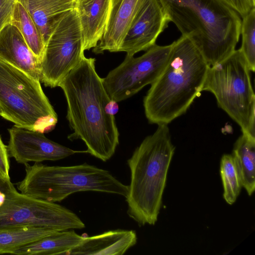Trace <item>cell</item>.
I'll return each instance as SVG.
<instances>
[{"label": "cell", "mask_w": 255, "mask_h": 255, "mask_svg": "<svg viewBox=\"0 0 255 255\" xmlns=\"http://www.w3.org/2000/svg\"><path fill=\"white\" fill-rule=\"evenodd\" d=\"M96 59L83 56L60 82L67 104V119L73 132L68 138L80 139L85 152L106 162L119 143L115 115L118 102L111 99L95 69Z\"/></svg>", "instance_id": "6da1fadb"}, {"label": "cell", "mask_w": 255, "mask_h": 255, "mask_svg": "<svg viewBox=\"0 0 255 255\" xmlns=\"http://www.w3.org/2000/svg\"><path fill=\"white\" fill-rule=\"evenodd\" d=\"M172 43L165 66L143 99L148 122L158 126L168 125L187 112L203 91L209 67L186 36Z\"/></svg>", "instance_id": "7a4b0ae2"}, {"label": "cell", "mask_w": 255, "mask_h": 255, "mask_svg": "<svg viewBox=\"0 0 255 255\" xmlns=\"http://www.w3.org/2000/svg\"><path fill=\"white\" fill-rule=\"evenodd\" d=\"M170 22L188 37L209 66L236 50L242 17L223 0H158Z\"/></svg>", "instance_id": "3957f363"}, {"label": "cell", "mask_w": 255, "mask_h": 255, "mask_svg": "<svg viewBox=\"0 0 255 255\" xmlns=\"http://www.w3.org/2000/svg\"><path fill=\"white\" fill-rule=\"evenodd\" d=\"M175 149L168 126L158 125L127 160L130 171L127 214L140 227L157 221Z\"/></svg>", "instance_id": "277c9868"}, {"label": "cell", "mask_w": 255, "mask_h": 255, "mask_svg": "<svg viewBox=\"0 0 255 255\" xmlns=\"http://www.w3.org/2000/svg\"><path fill=\"white\" fill-rule=\"evenodd\" d=\"M25 176L16 183L24 195L51 202H59L73 193L96 191L127 198L128 186L106 170L87 163L73 166H48L41 162L24 164Z\"/></svg>", "instance_id": "5b68a950"}, {"label": "cell", "mask_w": 255, "mask_h": 255, "mask_svg": "<svg viewBox=\"0 0 255 255\" xmlns=\"http://www.w3.org/2000/svg\"><path fill=\"white\" fill-rule=\"evenodd\" d=\"M40 81L0 59V116L17 127L43 133L53 129L58 117Z\"/></svg>", "instance_id": "8992f818"}, {"label": "cell", "mask_w": 255, "mask_h": 255, "mask_svg": "<svg viewBox=\"0 0 255 255\" xmlns=\"http://www.w3.org/2000/svg\"><path fill=\"white\" fill-rule=\"evenodd\" d=\"M250 70L240 49L209 66L203 91L212 93L218 106L241 128L255 137V95Z\"/></svg>", "instance_id": "52a82bcc"}, {"label": "cell", "mask_w": 255, "mask_h": 255, "mask_svg": "<svg viewBox=\"0 0 255 255\" xmlns=\"http://www.w3.org/2000/svg\"><path fill=\"white\" fill-rule=\"evenodd\" d=\"M24 225L59 231L85 228L72 211L54 202L19 192L10 179L0 176V229Z\"/></svg>", "instance_id": "ba28073f"}, {"label": "cell", "mask_w": 255, "mask_h": 255, "mask_svg": "<svg viewBox=\"0 0 255 255\" xmlns=\"http://www.w3.org/2000/svg\"><path fill=\"white\" fill-rule=\"evenodd\" d=\"M81 26L74 8L61 18L46 43L40 63V81L58 86L84 56Z\"/></svg>", "instance_id": "9c48e42d"}, {"label": "cell", "mask_w": 255, "mask_h": 255, "mask_svg": "<svg viewBox=\"0 0 255 255\" xmlns=\"http://www.w3.org/2000/svg\"><path fill=\"white\" fill-rule=\"evenodd\" d=\"M172 45L155 44L138 57L127 54L123 62L103 78L110 98L121 102L152 84L165 66Z\"/></svg>", "instance_id": "30bf717a"}, {"label": "cell", "mask_w": 255, "mask_h": 255, "mask_svg": "<svg viewBox=\"0 0 255 255\" xmlns=\"http://www.w3.org/2000/svg\"><path fill=\"white\" fill-rule=\"evenodd\" d=\"M170 21L158 0H142L119 51L134 55L155 44Z\"/></svg>", "instance_id": "8fae6325"}, {"label": "cell", "mask_w": 255, "mask_h": 255, "mask_svg": "<svg viewBox=\"0 0 255 255\" xmlns=\"http://www.w3.org/2000/svg\"><path fill=\"white\" fill-rule=\"evenodd\" d=\"M7 146L9 157L19 163L56 161L78 152L47 138L43 133L15 126L8 129Z\"/></svg>", "instance_id": "7c38bea8"}, {"label": "cell", "mask_w": 255, "mask_h": 255, "mask_svg": "<svg viewBox=\"0 0 255 255\" xmlns=\"http://www.w3.org/2000/svg\"><path fill=\"white\" fill-rule=\"evenodd\" d=\"M142 0H110L104 33L93 49L96 54L104 51L119 52Z\"/></svg>", "instance_id": "4fadbf2b"}, {"label": "cell", "mask_w": 255, "mask_h": 255, "mask_svg": "<svg viewBox=\"0 0 255 255\" xmlns=\"http://www.w3.org/2000/svg\"><path fill=\"white\" fill-rule=\"evenodd\" d=\"M0 59L40 81V62L12 22L0 31Z\"/></svg>", "instance_id": "5bb4252c"}, {"label": "cell", "mask_w": 255, "mask_h": 255, "mask_svg": "<svg viewBox=\"0 0 255 255\" xmlns=\"http://www.w3.org/2000/svg\"><path fill=\"white\" fill-rule=\"evenodd\" d=\"M133 230L118 229L89 237L66 255H122L137 243Z\"/></svg>", "instance_id": "9a60e30c"}, {"label": "cell", "mask_w": 255, "mask_h": 255, "mask_svg": "<svg viewBox=\"0 0 255 255\" xmlns=\"http://www.w3.org/2000/svg\"><path fill=\"white\" fill-rule=\"evenodd\" d=\"M109 4L110 0H76L84 51L95 48L103 37Z\"/></svg>", "instance_id": "2e32d148"}, {"label": "cell", "mask_w": 255, "mask_h": 255, "mask_svg": "<svg viewBox=\"0 0 255 255\" xmlns=\"http://www.w3.org/2000/svg\"><path fill=\"white\" fill-rule=\"evenodd\" d=\"M30 15L45 45L61 18L75 7L76 0H16Z\"/></svg>", "instance_id": "e0dca14e"}, {"label": "cell", "mask_w": 255, "mask_h": 255, "mask_svg": "<svg viewBox=\"0 0 255 255\" xmlns=\"http://www.w3.org/2000/svg\"><path fill=\"white\" fill-rule=\"evenodd\" d=\"M86 236L73 230L56 232L47 237L16 250V255H57L66 254L79 245Z\"/></svg>", "instance_id": "ac0fdd59"}, {"label": "cell", "mask_w": 255, "mask_h": 255, "mask_svg": "<svg viewBox=\"0 0 255 255\" xmlns=\"http://www.w3.org/2000/svg\"><path fill=\"white\" fill-rule=\"evenodd\" d=\"M242 187L251 196L255 189V137L243 133L236 141L232 152Z\"/></svg>", "instance_id": "d6986e66"}, {"label": "cell", "mask_w": 255, "mask_h": 255, "mask_svg": "<svg viewBox=\"0 0 255 255\" xmlns=\"http://www.w3.org/2000/svg\"><path fill=\"white\" fill-rule=\"evenodd\" d=\"M56 229L29 225L0 229V254H11L56 232Z\"/></svg>", "instance_id": "ffe728a7"}, {"label": "cell", "mask_w": 255, "mask_h": 255, "mask_svg": "<svg viewBox=\"0 0 255 255\" xmlns=\"http://www.w3.org/2000/svg\"><path fill=\"white\" fill-rule=\"evenodd\" d=\"M11 22L18 28L29 48L41 63L45 47L43 38L29 13L17 1Z\"/></svg>", "instance_id": "44dd1931"}, {"label": "cell", "mask_w": 255, "mask_h": 255, "mask_svg": "<svg viewBox=\"0 0 255 255\" xmlns=\"http://www.w3.org/2000/svg\"><path fill=\"white\" fill-rule=\"evenodd\" d=\"M220 174L226 202L233 204L240 195L242 187L241 178L232 154H225L221 159Z\"/></svg>", "instance_id": "7402d4cb"}, {"label": "cell", "mask_w": 255, "mask_h": 255, "mask_svg": "<svg viewBox=\"0 0 255 255\" xmlns=\"http://www.w3.org/2000/svg\"><path fill=\"white\" fill-rule=\"evenodd\" d=\"M240 35L242 45L239 49L251 72L255 70V8L242 17Z\"/></svg>", "instance_id": "603a6c76"}, {"label": "cell", "mask_w": 255, "mask_h": 255, "mask_svg": "<svg viewBox=\"0 0 255 255\" xmlns=\"http://www.w3.org/2000/svg\"><path fill=\"white\" fill-rule=\"evenodd\" d=\"M16 0H0V31L11 22Z\"/></svg>", "instance_id": "cb8c5ba5"}, {"label": "cell", "mask_w": 255, "mask_h": 255, "mask_svg": "<svg viewBox=\"0 0 255 255\" xmlns=\"http://www.w3.org/2000/svg\"><path fill=\"white\" fill-rule=\"evenodd\" d=\"M236 11L241 17L255 8V0H223Z\"/></svg>", "instance_id": "d4e9b609"}, {"label": "cell", "mask_w": 255, "mask_h": 255, "mask_svg": "<svg viewBox=\"0 0 255 255\" xmlns=\"http://www.w3.org/2000/svg\"><path fill=\"white\" fill-rule=\"evenodd\" d=\"M9 168V156L7 146L3 143L0 136V176L10 179Z\"/></svg>", "instance_id": "484cf974"}, {"label": "cell", "mask_w": 255, "mask_h": 255, "mask_svg": "<svg viewBox=\"0 0 255 255\" xmlns=\"http://www.w3.org/2000/svg\"><path fill=\"white\" fill-rule=\"evenodd\" d=\"M1 113H2V112H1V109H0V115H1Z\"/></svg>", "instance_id": "4316f807"}]
</instances>
